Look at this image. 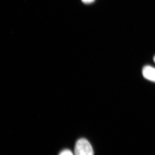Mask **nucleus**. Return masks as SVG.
I'll return each mask as SVG.
<instances>
[{"instance_id":"nucleus-1","label":"nucleus","mask_w":155,"mask_h":155,"mask_svg":"<svg viewBox=\"0 0 155 155\" xmlns=\"http://www.w3.org/2000/svg\"><path fill=\"white\" fill-rule=\"evenodd\" d=\"M75 153L77 155H92L94 154V151L88 140L81 138L75 144Z\"/></svg>"},{"instance_id":"nucleus-2","label":"nucleus","mask_w":155,"mask_h":155,"mask_svg":"<svg viewBox=\"0 0 155 155\" xmlns=\"http://www.w3.org/2000/svg\"><path fill=\"white\" fill-rule=\"evenodd\" d=\"M143 77L147 80L155 82V68L150 66H145L142 70Z\"/></svg>"},{"instance_id":"nucleus-4","label":"nucleus","mask_w":155,"mask_h":155,"mask_svg":"<svg viewBox=\"0 0 155 155\" xmlns=\"http://www.w3.org/2000/svg\"><path fill=\"white\" fill-rule=\"evenodd\" d=\"M82 2L86 4H91L94 2L95 0H81Z\"/></svg>"},{"instance_id":"nucleus-3","label":"nucleus","mask_w":155,"mask_h":155,"mask_svg":"<svg viewBox=\"0 0 155 155\" xmlns=\"http://www.w3.org/2000/svg\"><path fill=\"white\" fill-rule=\"evenodd\" d=\"M59 154L61 155H73V153L69 150L65 149L62 150Z\"/></svg>"},{"instance_id":"nucleus-5","label":"nucleus","mask_w":155,"mask_h":155,"mask_svg":"<svg viewBox=\"0 0 155 155\" xmlns=\"http://www.w3.org/2000/svg\"><path fill=\"white\" fill-rule=\"evenodd\" d=\"M153 61L154 62V63H155V56H154V57L153 58Z\"/></svg>"}]
</instances>
